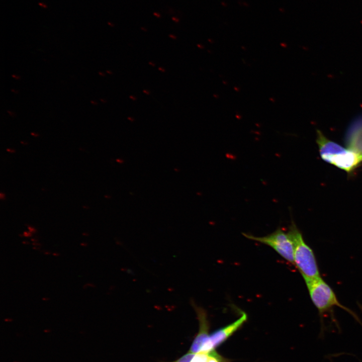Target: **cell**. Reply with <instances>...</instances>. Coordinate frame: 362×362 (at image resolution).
Returning <instances> with one entry per match:
<instances>
[{"instance_id":"obj_13","label":"cell","mask_w":362,"mask_h":362,"mask_svg":"<svg viewBox=\"0 0 362 362\" xmlns=\"http://www.w3.org/2000/svg\"><path fill=\"white\" fill-rule=\"evenodd\" d=\"M28 229L29 230V231L32 233H35L37 231L36 229H35L34 227L30 226H28Z\"/></svg>"},{"instance_id":"obj_25","label":"cell","mask_w":362,"mask_h":362,"mask_svg":"<svg viewBox=\"0 0 362 362\" xmlns=\"http://www.w3.org/2000/svg\"><path fill=\"white\" fill-rule=\"evenodd\" d=\"M154 15H155L157 17H160V15L157 13V14L154 13Z\"/></svg>"},{"instance_id":"obj_8","label":"cell","mask_w":362,"mask_h":362,"mask_svg":"<svg viewBox=\"0 0 362 362\" xmlns=\"http://www.w3.org/2000/svg\"><path fill=\"white\" fill-rule=\"evenodd\" d=\"M345 141L348 149L362 155V117L351 124L347 130Z\"/></svg>"},{"instance_id":"obj_15","label":"cell","mask_w":362,"mask_h":362,"mask_svg":"<svg viewBox=\"0 0 362 362\" xmlns=\"http://www.w3.org/2000/svg\"><path fill=\"white\" fill-rule=\"evenodd\" d=\"M80 246L82 247H86L88 246V244L85 242H82L80 243Z\"/></svg>"},{"instance_id":"obj_2","label":"cell","mask_w":362,"mask_h":362,"mask_svg":"<svg viewBox=\"0 0 362 362\" xmlns=\"http://www.w3.org/2000/svg\"><path fill=\"white\" fill-rule=\"evenodd\" d=\"M310 298L322 316L334 307H339L359 321L356 315L350 309L342 305L332 288L320 277L305 282Z\"/></svg>"},{"instance_id":"obj_23","label":"cell","mask_w":362,"mask_h":362,"mask_svg":"<svg viewBox=\"0 0 362 362\" xmlns=\"http://www.w3.org/2000/svg\"><path fill=\"white\" fill-rule=\"evenodd\" d=\"M32 248H33V249H34V250H38L40 249V248L39 247L33 246V247H32Z\"/></svg>"},{"instance_id":"obj_19","label":"cell","mask_w":362,"mask_h":362,"mask_svg":"<svg viewBox=\"0 0 362 362\" xmlns=\"http://www.w3.org/2000/svg\"><path fill=\"white\" fill-rule=\"evenodd\" d=\"M52 255H53L54 256H56V257H57V256H60V254L59 253H58V252H53V253H52Z\"/></svg>"},{"instance_id":"obj_26","label":"cell","mask_w":362,"mask_h":362,"mask_svg":"<svg viewBox=\"0 0 362 362\" xmlns=\"http://www.w3.org/2000/svg\"><path fill=\"white\" fill-rule=\"evenodd\" d=\"M172 20H173L174 21H176V22L178 21H177L178 20L175 19L174 18H172Z\"/></svg>"},{"instance_id":"obj_20","label":"cell","mask_w":362,"mask_h":362,"mask_svg":"<svg viewBox=\"0 0 362 362\" xmlns=\"http://www.w3.org/2000/svg\"><path fill=\"white\" fill-rule=\"evenodd\" d=\"M42 300L43 301H49V300H50V298H48V297H43V298H42Z\"/></svg>"},{"instance_id":"obj_7","label":"cell","mask_w":362,"mask_h":362,"mask_svg":"<svg viewBox=\"0 0 362 362\" xmlns=\"http://www.w3.org/2000/svg\"><path fill=\"white\" fill-rule=\"evenodd\" d=\"M316 141L321 158L330 164L333 157L345 149L338 144L327 138L318 130H317Z\"/></svg>"},{"instance_id":"obj_24","label":"cell","mask_w":362,"mask_h":362,"mask_svg":"<svg viewBox=\"0 0 362 362\" xmlns=\"http://www.w3.org/2000/svg\"><path fill=\"white\" fill-rule=\"evenodd\" d=\"M88 235H89V234L87 233H86V232L82 233V235L85 236H88Z\"/></svg>"},{"instance_id":"obj_14","label":"cell","mask_w":362,"mask_h":362,"mask_svg":"<svg viewBox=\"0 0 362 362\" xmlns=\"http://www.w3.org/2000/svg\"><path fill=\"white\" fill-rule=\"evenodd\" d=\"M32 245H33L34 246H37V247H40V246H41V244L40 243L38 242H38H32Z\"/></svg>"},{"instance_id":"obj_5","label":"cell","mask_w":362,"mask_h":362,"mask_svg":"<svg viewBox=\"0 0 362 362\" xmlns=\"http://www.w3.org/2000/svg\"><path fill=\"white\" fill-rule=\"evenodd\" d=\"M199 322V331L195 337L189 352L196 353L201 351L203 346L208 339L209 324L207 313L204 309L197 306L192 302Z\"/></svg>"},{"instance_id":"obj_17","label":"cell","mask_w":362,"mask_h":362,"mask_svg":"<svg viewBox=\"0 0 362 362\" xmlns=\"http://www.w3.org/2000/svg\"><path fill=\"white\" fill-rule=\"evenodd\" d=\"M4 321H5V322H11V321H13V319H12V318H5V319H4Z\"/></svg>"},{"instance_id":"obj_12","label":"cell","mask_w":362,"mask_h":362,"mask_svg":"<svg viewBox=\"0 0 362 362\" xmlns=\"http://www.w3.org/2000/svg\"><path fill=\"white\" fill-rule=\"evenodd\" d=\"M24 237H31L33 236L32 233L30 232V231H24L23 233Z\"/></svg>"},{"instance_id":"obj_1","label":"cell","mask_w":362,"mask_h":362,"mask_svg":"<svg viewBox=\"0 0 362 362\" xmlns=\"http://www.w3.org/2000/svg\"><path fill=\"white\" fill-rule=\"evenodd\" d=\"M287 233L293 243L294 264L305 282L320 277L314 253L304 241L302 233L294 222H292Z\"/></svg>"},{"instance_id":"obj_21","label":"cell","mask_w":362,"mask_h":362,"mask_svg":"<svg viewBox=\"0 0 362 362\" xmlns=\"http://www.w3.org/2000/svg\"><path fill=\"white\" fill-rule=\"evenodd\" d=\"M43 253L45 255H50L51 254V252L48 251H45L43 252Z\"/></svg>"},{"instance_id":"obj_16","label":"cell","mask_w":362,"mask_h":362,"mask_svg":"<svg viewBox=\"0 0 362 362\" xmlns=\"http://www.w3.org/2000/svg\"><path fill=\"white\" fill-rule=\"evenodd\" d=\"M38 5L44 8H47V6L43 3H39Z\"/></svg>"},{"instance_id":"obj_3","label":"cell","mask_w":362,"mask_h":362,"mask_svg":"<svg viewBox=\"0 0 362 362\" xmlns=\"http://www.w3.org/2000/svg\"><path fill=\"white\" fill-rule=\"evenodd\" d=\"M243 235L249 239L256 241L273 248L288 262L294 264V249L292 241L288 233L278 228L273 233L262 237L247 233Z\"/></svg>"},{"instance_id":"obj_11","label":"cell","mask_w":362,"mask_h":362,"mask_svg":"<svg viewBox=\"0 0 362 362\" xmlns=\"http://www.w3.org/2000/svg\"><path fill=\"white\" fill-rule=\"evenodd\" d=\"M95 287V285L92 283H87L83 286V289L85 290L88 287L94 288Z\"/></svg>"},{"instance_id":"obj_4","label":"cell","mask_w":362,"mask_h":362,"mask_svg":"<svg viewBox=\"0 0 362 362\" xmlns=\"http://www.w3.org/2000/svg\"><path fill=\"white\" fill-rule=\"evenodd\" d=\"M247 319V315L244 312L240 317L232 323L222 327L209 335L207 341L203 346L200 351H209L214 350L238 329H239Z\"/></svg>"},{"instance_id":"obj_6","label":"cell","mask_w":362,"mask_h":362,"mask_svg":"<svg viewBox=\"0 0 362 362\" xmlns=\"http://www.w3.org/2000/svg\"><path fill=\"white\" fill-rule=\"evenodd\" d=\"M362 162V155L353 150L345 148L336 155L331 164L347 173L353 171Z\"/></svg>"},{"instance_id":"obj_10","label":"cell","mask_w":362,"mask_h":362,"mask_svg":"<svg viewBox=\"0 0 362 362\" xmlns=\"http://www.w3.org/2000/svg\"><path fill=\"white\" fill-rule=\"evenodd\" d=\"M195 353L188 352L183 356L173 362H191Z\"/></svg>"},{"instance_id":"obj_22","label":"cell","mask_w":362,"mask_h":362,"mask_svg":"<svg viewBox=\"0 0 362 362\" xmlns=\"http://www.w3.org/2000/svg\"><path fill=\"white\" fill-rule=\"evenodd\" d=\"M22 243L23 244H30L29 242H28L27 241H23Z\"/></svg>"},{"instance_id":"obj_9","label":"cell","mask_w":362,"mask_h":362,"mask_svg":"<svg viewBox=\"0 0 362 362\" xmlns=\"http://www.w3.org/2000/svg\"><path fill=\"white\" fill-rule=\"evenodd\" d=\"M191 362H228L214 350L199 351L195 354Z\"/></svg>"},{"instance_id":"obj_18","label":"cell","mask_w":362,"mask_h":362,"mask_svg":"<svg viewBox=\"0 0 362 362\" xmlns=\"http://www.w3.org/2000/svg\"><path fill=\"white\" fill-rule=\"evenodd\" d=\"M30 240H31L32 242H38V240L37 239H36V238H31L30 239Z\"/></svg>"}]
</instances>
